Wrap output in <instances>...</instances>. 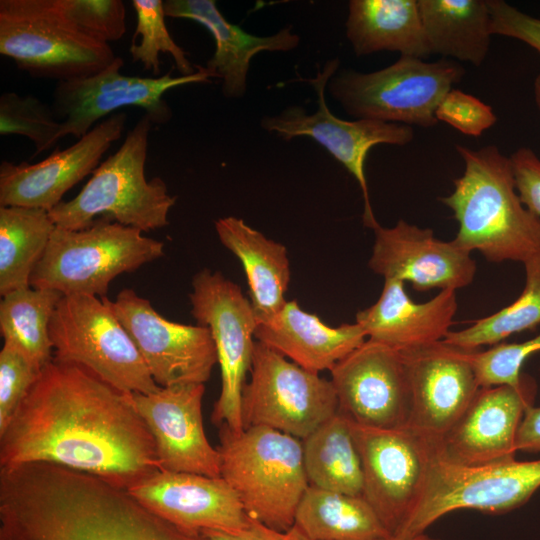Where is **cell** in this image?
<instances>
[{"label":"cell","mask_w":540,"mask_h":540,"mask_svg":"<svg viewBox=\"0 0 540 540\" xmlns=\"http://www.w3.org/2000/svg\"><path fill=\"white\" fill-rule=\"evenodd\" d=\"M537 352H540V334L519 343L501 342L484 351L471 350L469 359L480 388L501 385L519 388L526 377L521 368Z\"/></svg>","instance_id":"37"},{"label":"cell","mask_w":540,"mask_h":540,"mask_svg":"<svg viewBox=\"0 0 540 540\" xmlns=\"http://www.w3.org/2000/svg\"><path fill=\"white\" fill-rule=\"evenodd\" d=\"M39 372L14 347L3 344L0 351V432L8 425Z\"/></svg>","instance_id":"39"},{"label":"cell","mask_w":540,"mask_h":540,"mask_svg":"<svg viewBox=\"0 0 540 540\" xmlns=\"http://www.w3.org/2000/svg\"><path fill=\"white\" fill-rule=\"evenodd\" d=\"M346 36L357 56L381 51L421 59L431 55L418 0H351Z\"/></svg>","instance_id":"28"},{"label":"cell","mask_w":540,"mask_h":540,"mask_svg":"<svg viewBox=\"0 0 540 540\" xmlns=\"http://www.w3.org/2000/svg\"><path fill=\"white\" fill-rule=\"evenodd\" d=\"M509 159L520 200L540 219V158L531 148L520 147Z\"/></svg>","instance_id":"42"},{"label":"cell","mask_w":540,"mask_h":540,"mask_svg":"<svg viewBox=\"0 0 540 540\" xmlns=\"http://www.w3.org/2000/svg\"><path fill=\"white\" fill-rule=\"evenodd\" d=\"M214 225L221 244L244 268L257 323L271 319L287 302L285 294L291 273L286 247L241 218H219Z\"/></svg>","instance_id":"27"},{"label":"cell","mask_w":540,"mask_h":540,"mask_svg":"<svg viewBox=\"0 0 540 540\" xmlns=\"http://www.w3.org/2000/svg\"><path fill=\"white\" fill-rule=\"evenodd\" d=\"M432 54L480 66L491 43L488 0H418Z\"/></svg>","instance_id":"29"},{"label":"cell","mask_w":540,"mask_h":540,"mask_svg":"<svg viewBox=\"0 0 540 540\" xmlns=\"http://www.w3.org/2000/svg\"><path fill=\"white\" fill-rule=\"evenodd\" d=\"M29 463L60 465L124 489L162 470L130 393L54 359L0 432V468Z\"/></svg>","instance_id":"1"},{"label":"cell","mask_w":540,"mask_h":540,"mask_svg":"<svg viewBox=\"0 0 540 540\" xmlns=\"http://www.w3.org/2000/svg\"><path fill=\"white\" fill-rule=\"evenodd\" d=\"M126 122L125 112L112 114L71 146L34 164L2 161L0 206L50 212L67 191L99 166L102 156L122 137Z\"/></svg>","instance_id":"19"},{"label":"cell","mask_w":540,"mask_h":540,"mask_svg":"<svg viewBox=\"0 0 540 540\" xmlns=\"http://www.w3.org/2000/svg\"><path fill=\"white\" fill-rule=\"evenodd\" d=\"M517 451L540 452V406H530L521 421L517 440Z\"/></svg>","instance_id":"44"},{"label":"cell","mask_w":540,"mask_h":540,"mask_svg":"<svg viewBox=\"0 0 540 540\" xmlns=\"http://www.w3.org/2000/svg\"><path fill=\"white\" fill-rule=\"evenodd\" d=\"M536 390V382L529 375L519 388L481 387L457 423L437 441L439 453L465 466L515 458L518 430Z\"/></svg>","instance_id":"22"},{"label":"cell","mask_w":540,"mask_h":540,"mask_svg":"<svg viewBox=\"0 0 540 540\" xmlns=\"http://www.w3.org/2000/svg\"><path fill=\"white\" fill-rule=\"evenodd\" d=\"M523 265L525 285L515 301L465 329L451 330L443 341L463 350H479L513 334L536 329L540 325V250Z\"/></svg>","instance_id":"34"},{"label":"cell","mask_w":540,"mask_h":540,"mask_svg":"<svg viewBox=\"0 0 540 540\" xmlns=\"http://www.w3.org/2000/svg\"><path fill=\"white\" fill-rule=\"evenodd\" d=\"M373 231L368 266L384 279L410 282L417 291H456L474 280L476 262L471 253L453 240L436 238L431 228L400 219L393 227L379 224Z\"/></svg>","instance_id":"20"},{"label":"cell","mask_w":540,"mask_h":540,"mask_svg":"<svg viewBox=\"0 0 540 540\" xmlns=\"http://www.w3.org/2000/svg\"><path fill=\"white\" fill-rule=\"evenodd\" d=\"M127 490L158 516L192 533L237 531L248 520L222 477L159 470Z\"/></svg>","instance_id":"23"},{"label":"cell","mask_w":540,"mask_h":540,"mask_svg":"<svg viewBox=\"0 0 540 540\" xmlns=\"http://www.w3.org/2000/svg\"><path fill=\"white\" fill-rule=\"evenodd\" d=\"M61 122L52 106L32 95L4 92L0 96V134L20 135L34 145L33 157L52 148L59 140Z\"/></svg>","instance_id":"36"},{"label":"cell","mask_w":540,"mask_h":540,"mask_svg":"<svg viewBox=\"0 0 540 540\" xmlns=\"http://www.w3.org/2000/svg\"><path fill=\"white\" fill-rule=\"evenodd\" d=\"M464 75L465 69L447 58L426 62L400 56L390 66L370 73L342 70L327 87L352 117L429 128L438 122L439 103Z\"/></svg>","instance_id":"8"},{"label":"cell","mask_w":540,"mask_h":540,"mask_svg":"<svg viewBox=\"0 0 540 540\" xmlns=\"http://www.w3.org/2000/svg\"><path fill=\"white\" fill-rule=\"evenodd\" d=\"M163 255V242L106 217L79 230L56 227L33 270L30 286L102 298L117 276Z\"/></svg>","instance_id":"6"},{"label":"cell","mask_w":540,"mask_h":540,"mask_svg":"<svg viewBox=\"0 0 540 540\" xmlns=\"http://www.w3.org/2000/svg\"><path fill=\"white\" fill-rule=\"evenodd\" d=\"M249 373L242 394L244 429L263 426L303 440L339 411L330 380L257 340Z\"/></svg>","instance_id":"11"},{"label":"cell","mask_w":540,"mask_h":540,"mask_svg":"<svg viewBox=\"0 0 540 540\" xmlns=\"http://www.w3.org/2000/svg\"><path fill=\"white\" fill-rule=\"evenodd\" d=\"M124 61L117 56L106 69L87 77L57 82L52 109L61 122L59 140H77L107 117L126 107H138L156 125L167 123L172 110L164 99L170 89L194 83H209L213 74L201 65L189 76L140 77L120 73Z\"/></svg>","instance_id":"14"},{"label":"cell","mask_w":540,"mask_h":540,"mask_svg":"<svg viewBox=\"0 0 540 540\" xmlns=\"http://www.w3.org/2000/svg\"><path fill=\"white\" fill-rule=\"evenodd\" d=\"M69 19L88 36L109 44L126 33L122 0H60Z\"/></svg>","instance_id":"38"},{"label":"cell","mask_w":540,"mask_h":540,"mask_svg":"<svg viewBox=\"0 0 540 540\" xmlns=\"http://www.w3.org/2000/svg\"><path fill=\"white\" fill-rule=\"evenodd\" d=\"M366 339L356 322L331 327L296 300L287 301L271 319L257 323L255 330V340L316 374L330 371Z\"/></svg>","instance_id":"26"},{"label":"cell","mask_w":540,"mask_h":540,"mask_svg":"<svg viewBox=\"0 0 540 540\" xmlns=\"http://www.w3.org/2000/svg\"><path fill=\"white\" fill-rule=\"evenodd\" d=\"M405 283L384 279L378 300L356 314L367 339L396 350L417 348L444 340L457 312L455 290H441L432 299L417 303Z\"/></svg>","instance_id":"24"},{"label":"cell","mask_w":540,"mask_h":540,"mask_svg":"<svg viewBox=\"0 0 540 540\" xmlns=\"http://www.w3.org/2000/svg\"><path fill=\"white\" fill-rule=\"evenodd\" d=\"M189 299L197 324L210 329L221 370V391L211 421L241 432L242 394L256 341L257 319L251 302L238 284L207 268L194 275Z\"/></svg>","instance_id":"12"},{"label":"cell","mask_w":540,"mask_h":540,"mask_svg":"<svg viewBox=\"0 0 540 540\" xmlns=\"http://www.w3.org/2000/svg\"><path fill=\"white\" fill-rule=\"evenodd\" d=\"M201 533L210 540H310L296 525L278 530L249 516L246 525L237 531L204 530Z\"/></svg>","instance_id":"43"},{"label":"cell","mask_w":540,"mask_h":540,"mask_svg":"<svg viewBox=\"0 0 540 540\" xmlns=\"http://www.w3.org/2000/svg\"><path fill=\"white\" fill-rule=\"evenodd\" d=\"M111 306L159 387L209 380L217 354L208 327L170 321L130 288L121 290Z\"/></svg>","instance_id":"16"},{"label":"cell","mask_w":540,"mask_h":540,"mask_svg":"<svg viewBox=\"0 0 540 540\" xmlns=\"http://www.w3.org/2000/svg\"><path fill=\"white\" fill-rule=\"evenodd\" d=\"M455 148L464 172L439 198L459 225L453 242L489 262L524 263L540 250V219L520 200L509 157L495 145Z\"/></svg>","instance_id":"3"},{"label":"cell","mask_w":540,"mask_h":540,"mask_svg":"<svg viewBox=\"0 0 540 540\" xmlns=\"http://www.w3.org/2000/svg\"><path fill=\"white\" fill-rule=\"evenodd\" d=\"M437 121L447 123L462 134L478 137L497 121L492 107L459 89H451L439 103Z\"/></svg>","instance_id":"40"},{"label":"cell","mask_w":540,"mask_h":540,"mask_svg":"<svg viewBox=\"0 0 540 540\" xmlns=\"http://www.w3.org/2000/svg\"><path fill=\"white\" fill-rule=\"evenodd\" d=\"M0 54L33 78L57 82L94 75L117 58L69 19L60 0H0Z\"/></svg>","instance_id":"7"},{"label":"cell","mask_w":540,"mask_h":540,"mask_svg":"<svg viewBox=\"0 0 540 540\" xmlns=\"http://www.w3.org/2000/svg\"><path fill=\"white\" fill-rule=\"evenodd\" d=\"M219 430L221 477L246 514L274 529L291 528L309 487L302 440L263 426Z\"/></svg>","instance_id":"4"},{"label":"cell","mask_w":540,"mask_h":540,"mask_svg":"<svg viewBox=\"0 0 540 540\" xmlns=\"http://www.w3.org/2000/svg\"><path fill=\"white\" fill-rule=\"evenodd\" d=\"M49 331L55 361L83 367L124 393L159 388L108 298L63 295Z\"/></svg>","instance_id":"9"},{"label":"cell","mask_w":540,"mask_h":540,"mask_svg":"<svg viewBox=\"0 0 540 540\" xmlns=\"http://www.w3.org/2000/svg\"><path fill=\"white\" fill-rule=\"evenodd\" d=\"M492 35L517 39L540 54V18L533 17L504 0H488Z\"/></svg>","instance_id":"41"},{"label":"cell","mask_w":540,"mask_h":540,"mask_svg":"<svg viewBox=\"0 0 540 540\" xmlns=\"http://www.w3.org/2000/svg\"><path fill=\"white\" fill-rule=\"evenodd\" d=\"M399 351L411 397L408 427L428 439L440 441L480 389L469 359L471 350L442 340Z\"/></svg>","instance_id":"18"},{"label":"cell","mask_w":540,"mask_h":540,"mask_svg":"<svg viewBox=\"0 0 540 540\" xmlns=\"http://www.w3.org/2000/svg\"><path fill=\"white\" fill-rule=\"evenodd\" d=\"M540 487V459L465 466L444 458L433 440L432 454L420 495L395 533L413 536L426 532L444 515L472 509L499 514L526 503Z\"/></svg>","instance_id":"10"},{"label":"cell","mask_w":540,"mask_h":540,"mask_svg":"<svg viewBox=\"0 0 540 540\" xmlns=\"http://www.w3.org/2000/svg\"><path fill=\"white\" fill-rule=\"evenodd\" d=\"M340 61L328 60L314 78L306 79L317 96V110L308 114L303 107L290 106L261 119V127L289 141L307 136L323 146L356 179L364 200L363 223L374 230L378 225L371 207L365 162L369 151L378 144L404 146L414 138L411 126L372 119L348 121L335 116L325 99V89L337 73Z\"/></svg>","instance_id":"13"},{"label":"cell","mask_w":540,"mask_h":540,"mask_svg":"<svg viewBox=\"0 0 540 540\" xmlns=\"http://www.w3.org/2000/svg\"><path fill=\"white\" fill-rule=\"evenodd\" d=\"M166 17L192 20L205 27L215 41V52L205 67L222 80L227 98H240L247 91L252 58L262 52H288L300 43L298 34L284 27L270 36H257L234 25L222 15L214 0L163 1Z\"/></svg>","instance_id":"25"},{"label":"cell","mask_w":540,"mask_h":540,"mask_svg":"<svg viewBox=\"0 0 540 540\" xmlns=\"http://www.w3.org/2000/svg\"><path fill=\"white\" fill-rule=\"evenodd\" d=\"M0 540H210L127 489L51 463L0 468Z\"/></svg>","instance_id":"2"},{"label":"cell","mask_w":540,"mask_h":540,"mask_svg":"<svg viewBox=\"0 0 540 540\" xmlns=\"http://www.w3.org/2000/svg\"><path fill=\"white\" fill-rule=\"evenodd\" d=\"M380 540H439V539L434 538L428 535L426 532H424V533H420L413 536H401L397 534H391Z\"/></svg>","instance_id":"45"},{"label":"cell","mask_w":540,"mask_h":540,"mask_svg":"<svg viewBox=\"0 0 540 540\" xmlns=\"http://www.w3.org/2000/svg\"><path fill=\"white\" fill-rule=\"evenodd\" d=\"M56 225L49 212L0 206V295L30 286Z\"/></svg>","instance_id":"32"},{"label":"cell","mask_w":540,"mask_h":540,"mask_svg":"<svg viewBox=\"0 0 540 540\" xmlns=\"http://www.w3.org/2000/svg\"><path fill=\"white\" fill-rule=\"evenodd\" d=\"M152 126L144 114L119 149L92 172L77 196L60 202L49 212L56 227L79 230L100 217L142 232L168 224L169 211L177 198L168 193L160 177H145Z\"/></svg>","instance_id":"5"},{"label":"cell","mask_w":540,"mask_h":540,"mask_svg":"<svg viewBox=\"0 0 540 540\" xmlns=\"http://www.w3.org/2000/svg\"><path fill=\"white\" fill-rule=\"evenodd\" d=\"M339 411L369 427H408L411 397L399 350L366 339L331 370Z\"/></svg>","instance_id":"17"},{"label":"cell","mask_w":540,"mask_h":540,"mask_svg":"<svg viewBox=\"0 0 540 540\" xmlns=\"http://www.w3.org/2000/svg\"><path fill=\"white\" fill-rule=\"evenodd\" d=\"M294 525L310 540H380L391 535L363 496L310 485Z\"/></svg>","instance_id":"30"},{"label":"cell","mask_w":540,"mask_h":540,"mask_svg":"<svg viewBox=\"0 0 540 540\" xmlns=\"http://www.w3.org/2000/svg\"><path fill=\"white\" fill-rule=\"evenodd\" d=\"M205 384L159 387L130 393L148 427L162 470L221 477V457L205 433L202 400Z\"/></svg>","instance_id":"21"},{"label":"cell","mask_w":540,"mask_h":540,"mask_svg":"<svg viewBox=\"0 0 540 540\" xmlns=\"http://www.w3.org/2000/svg\"><path fill=\"white\" fill-rule=\"evenodd\" d=\"M136 14V29L129 53L134 62L142 64L156 77L160 74V54H169L181 76L196 72L187 57V52L179 46L169 33L162 0H132Z\"/></svg>","instance_id":"35"},{"label":"cell","mask_w":540,"mask_h":540,"mask_svg":"<svg viewBox=\"0 0 540 540\" xmlns=\"http://www.w3.org/2000/svg\"><path fill=\"white\" fill-rule=\"evenodd\" d=\"M310 486L363 496V471L349 419L338 411L302 440Z\"/></svg>","instance_id":"31"},{"label":"cell","mask_w":540,"mask_h":540,"mask_svg":"<svg viewBox=\"0 0 540 540\" xmlns=\"http://www.w3.org/2000/svg\"><path fill=\"white\" fill-rule=\"evenodd\" d=\"M63 295L52 289L25 287L2 296L0 333L4 343L41 370L53 360L50 322Z\"/></svg>","instance_id":"33"},{"label":"cell","mask_w":540,"mask_h":540,"mask_svg":"<svg viewBox=\"0 0 540 540\" xmlns=\"http://www.w3.org/2000/svg\"><path fill=\"white\" fill-rule=\"evenodd\" d=\"M534 100L537 106V109L540 113V74L535 77L533 84Z\"/></svg>","instance_id":"46"},{"label":"cell","mask_w":540,"mask_h":540,"mask_svg":"<svg viewBox=\"0 0 540 540\" xmlns=\"http://www.w3.org/2000/svg\"><path fill=\"white\" fill-rule=\"evenodd\" d=\"M348 419L361 459L363 497L395 534L420 495L433 440L409 427L375 428Z\"/></svg>","instance_id":"15"}]
</instances>
